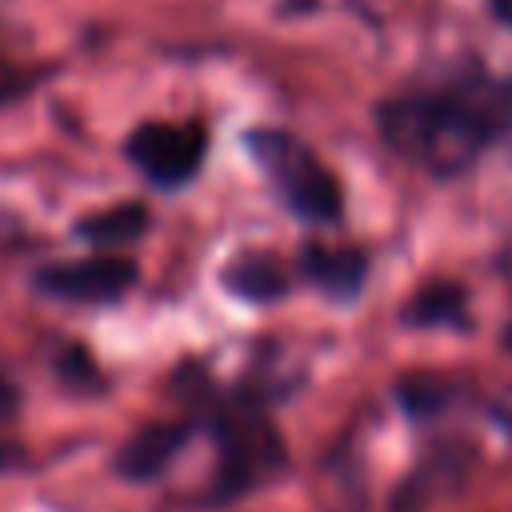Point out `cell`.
Segmentation results:
<instances>
[{
    "instance_id": "obj_1",
    "label": "cell",
    "mask_w": 512,
    "mask_h": 512,
    "mask_svg": "<svg viewBox=\"0 0 512 512\" xmlns=\"http://www.w3.org/2000/svg\"><path fill=\"white\" fill-rule=\"evenodd\" d=\"M248 152L300 220H308V224L340 220V204H344L340 184L304 140H296L292 132H280V128H252Z\"/></svg>"
},
{
    "instance_id": "obj_2",
    "label": "cell",
    "mask_w": 512,
    "mask_h": 512,
    "mask_svg": "<svg viewBox=\"0 0 512 512\" xmlns=\"http://www.w3.org/2000/svg\"><path fill=\"white\" fill-rule=\"evenodd\" d=\"M212 432L220 444V476H216L220 496H240L244 488H252L256 480H264L284 464V444L256 400L224 404L212 416Z\"/></svg>"
},
{
    "instance_id": "obj_3",
    "label": "cell",
    "mask_w": 512,
    "mask_h": 512,
    "mask_svg": "<svg viewBox=\"0 0 512 512\" xmlns=\"http://www.w3.org/2000/svg\"><path fill=\"white\" fill-rule=\"evenodd\" d=\"M204 128L200 124H168V120H148L132 128L124 140V156L136 164L144 180L156 188H180L196 176L204 160Z\"/></svg>"
},
{
    "instance_id": "obj_4",
    "label": "cell",
    "mask_w": 512,
    "mask_h": 512,
    "mask_svg": "<svg viewBox=\"0 0 512 512\" xmlns=\"http://www.w3.org/2000/svg\"><path fill=\"white\" fill-rule=\"evenodd\" d=\"M136 284V264L124 256L60 260L36 272V288L72 304H112Z\"/></svg>"
},
{
    "instance_id": "obj_5",
    "label": "cell",
    "mask_w": 512,
    "mask_h": 512,
    "mask_svg": "<svg viewBox=\"0 0 512 512\" xmlns=\"http://www.w3.org/2000/svg\"><path fill=\"white\" fill-rule=\"evenodd\" d=\"M300 272L332 300H352L368 276V260L360 248H332V244H304Z\"/></svg>"
},
{
    "instance_id": "obj_6",
    "label": "cell",
    "mask_w": 512,
    "mask_h": 512,
    "mask_svg": "<svg viewBox=\"0 0 512 512\" xmlns=\"http://www.w3.org/2000/svg\"><path fill=\"white\" fill-rule=\"evenodd\" d=\"M188 444V424H148L132 432L116 452V472L124 480H152L168 468V460Z\"/></svg>"
},
{
    "instance_id": "obj_7",
    "label": "cell",
    "mask_w": 512,
    "mask_h": 512,
    "mask_svg": "<svg viewBox=\"0 0 512 512\" xmlns=\"http://www.w3.org/2000/svg\"><path fill=\"white\" fill-rule=\"evenodd\" d=\"M224 288L248 304H272L288 296V272L272 252H240L220 272Z\"/></svg>"
},
{
    "instance_id": "obj_8",
    "label": "cell",
    "mask_w": 512,
    "mask_h": 512,
    "mask_svg": "<svg viewBox=\"0 0 512 512\" xmlns=\"http://www.w3.org/2000/svg\"><path fill=\"white\" fill-rule=\"evenodd\" d=\"M404 324H412V328H460V324H468V292L452 280L424 284L404 304Z\"/></svg>"
},
{
    "instance_id": "obj_9",
    "label": "cell",
    "mask_w": 512,
    "mask_h": 512,
    "mask_svg": "<svg viewBox=\"0 0 512 512\" xmlns=\"http://www.w3.org/2000/svg\"><path fill=\"white\" fill-rule=\"evenodd\" d=\"M144 228H148L144 204H116V208H100V212L76 220V236L88 240L92 248H120V244H132Z\"/></svg>"
},
{
    "instance_id": "obj_10",
    "label": "cell",
    "mask_w": 512,
    "mask_h": 512,
    "mask_svg": "<svg viewBox=\"0 0 512 512\" xmlns=\"http://www.w3.org/2000/svg\"><path fill=\"white\" fill-rule=\"evenodd\" d=\"M396 400L408 416L424 420V416H432L448 404V384L436 380V376H408V380L396 384Z\"/></svg>"
},
{
    "instance_id": "obj_11",
    "label": "cell",
    "mask_w": 512,
    "mask_h": 512,
    "mask_svg": "<svg viewBox=\"0 0 512 512\" xmlns=\"http://www.w3.org/2000/svg\"><path fill=\"white\" fill-rule=\"evenodd\" d=\"M60 372H64L72 384H92V380H96L92 360H88V352H84V348H68V352L60 356Z\"/></svg>"
},
{
    "instance_id": "obj_12",
    "label": "cell",
    "mask_w": 512,
    "mask_h": 512,
    "mask_svg": "<svg viewBox=\"0 0 512 512\" xmlns=\"http://www.w3.org/2000/svg\"><path fill=\"white\" fill-rule=\"evenodd\" d=\"M16 404H20L16 388H12L8 380H0V424H8V420L16 416Z\"/></svg>"
},
{
    "instance_id": "obj_13",
    "label": "cell",
    "mask_w": 512,
    "mask_h": 512,
    "mask_svg": "<svg viewBox=\"0 0 512 512\" xmlns=\"http://www.w3.org/2000/svg\"><path fill=\"white\" fill-rule=\"evenodd\" d=\"M488 8H492V16H496L500 24L512 28V0H488Z\"/></svg>"
},
{
    "instance_id": "obj_14",
    "label": "cell",
    "mask_w": 512,
    "mask_h": 512,
    "mask_svg": "<svg viewBox=\"0 0 512 512\" xmlns=\"http://www.w3.org/2000/svg\"><path fill=\"white\" fill-rule=\"evenodd\" d=\"M16 460V448H8V444H0V468H8Z\"/></svg>"
},
{
    "instance_id": "obj_15",
    "label": "cell",
    "mask_w": 512,
    "mask_h": 512,
    "mask_svg": "<svg viewBox=\"0 0 512 512\" xmlns=\"http://www.w3.org/2000/svg\"><path fill=\"white\" fill-rule=\"evenodd\" d=\"M504 424H508V432H512V404L504 408Z\"/></svg>"
},
{
    "instance_id": "obj_16",
    "label": "cell",
    "mask_w": 512,
    "mask_h": 512,
    "mask_svg": "<svg viewBox=\"0 0 512 512\" xmlns=\"http://www.w3.org/2000/svg\"><path fill=\"white\" fill-rule=\"evenodd\" d=\"M504 344H508V348H512V324H508V332H504Z\"/></svg>"
}]
</instances>
